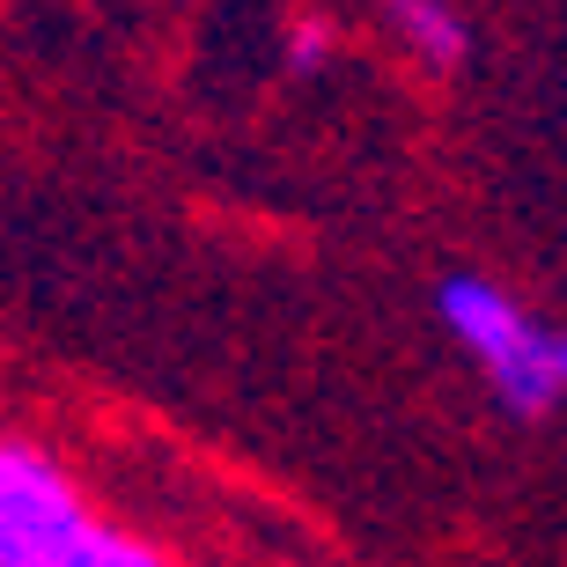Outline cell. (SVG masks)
<instances>
[{"label":"cell","mask_w":567,"mask_h":567,"mask_svg":"<svg viewBox=\"0 0 567 567\" xmlns=\"http://www.w3.org/2000/svg\"><path fill=\"white\" fill-rule=\"evenodd\" d=\"M442 324L472 347V361L486 369V383L502 391L508 413H546L560 399V369H553V332H538L494 280H442Z\"/></svg>","instance_id":"cell-2"},{"label":"cell","mask_w":567,"mask_h":567,"mask_svg":"<svg viewBox=\"0 0 567 567\" xmlns=\"http://www.w3.org/2000/svg\"><path fill=\"white\" fill-rule=\"evenodd\" d=\"M553 369H560V399H567V332H553Z\"/></svg>","instance_id":"cell-4"},{"label":"cell","mask_w":567,"mask_h":567,"mask_svg":"<svg viewBox=\"0 0 567 567\" xmlns=\"http://www.w3.org/2000/svg\"><path fill=\"white\" fill-rule=\"evenodd\" d=\"M391 30L405 38V52H421L427 66H457L464 60V22L450 16V0H383Z\"/></svg>","instance_id":"cell-3"},{"label":"cell","mask_w":567,"mask_h":567,"mask_svg":"<svg viewBox=\"0 0 567 567\" xmlns=\"http://www.w3.org/2000/svg\"><path fill=\"white\" fill-rule=\"evenodd\" d=\"M0 567H163L82 508L60 464L0 442Z\"/></svg>","instance_id":"cell-1"}]
</instances>
